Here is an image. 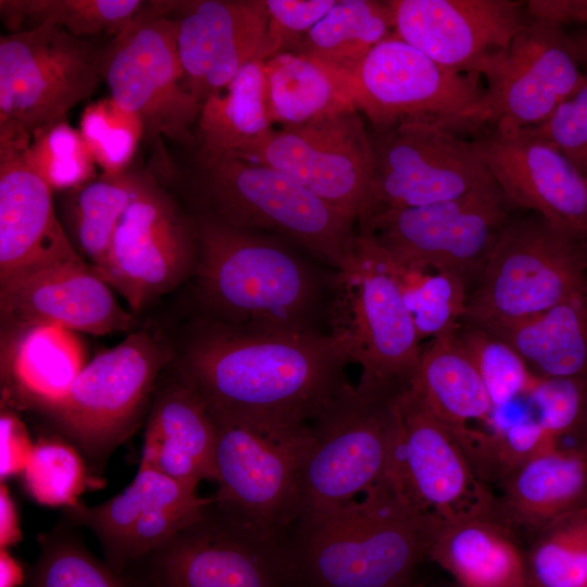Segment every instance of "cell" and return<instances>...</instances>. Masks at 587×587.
Wrapping results in <instances>:
<instances>
[{"label":"cell","mask_w":587,"mask_h":587,"mask_svg":"<svg viewBox=\"0 0 587 587\" xmlns=\"http://www.w3.org/2000/svg\"><path fill=\"white\" fill-rule=\"evenodd\" d=\"M523 130L549 142L587 178V82L546 121Z\"/></svg>","instance_id":"obj_46"},{"label":"cell","mask_w":587,"mask_h":587,"mask_svg":"<svg viewBox=\"0 0 587 587\" xmlns=\"http://www.w3.org/2000/svg\"><path fill=\"white\" fill-rule=\"evenodd\" d=\"M512 205L494 178L445 202L383 210L359 224L400 267L477 280Z\"/></svg>","instance_id":"obj_10"},{"label":"cell","mask_w":587,"mask_h":587,"mask_svg":"<svg viewBox=\"0 0 587 587\" xmlns=\"http://www.w3.org/2000/svg\"><path fill=\"white\" fill-rule=\"evenodd\" d=\"M439 523L388 475L362 499L292 525L282 542L284 587H405Z\"/></svg>","instance_id":"obj_2"},{"label":"cell","mask_w":587,"mask_h":587,"mask_svg":"<svg viewBox=\"0 0 587 587\" xmlns=\"http://www.w3.org/2000/svg\"><path fill=\"white\" fill-rule=\"evenodd\" d=\"M370 137L374 174L364 220L377 211L453 200L492 179L473 141L438 123L404 121Z\"/></svg>","instance_id":"obj_16"},{"label":"cell","mask_w":587,"mask_h":587,"mask_svg":"<svg viewBox=\"0 0 587 587\" xmlns=\"http://www.w3.org/2000/svg\"><path fill=\"white\" fill-rule=\"evenodd\" d=\"M558 446L559 441L527 411L509 424L495 426L492 432L475 430L469 455L485 483L500 482L528 460Z\"/></svg>","instance_id":"obj_41"},{"label":"cell","mask_w":587,"mask_h":587,"mask_svg":"<svg viewBox=\"0 0 587 587\" xmlns=\"http://www.w3.org/2000/svg\"><path fill=\"white\" fill-rule=\"evenodd\" d=\"M511 528L498 512L440 521L428 557L462 587H529Z\"/></svg>","instance_id":"obj_29"},{"label":"cell","mask_w":587,"mask_h":587,"mask_svg":"<svg viewBox=\"0 0 587 587\" xmlns=\"http://www.w3.org/2000/svg\"><path fill=\"white\" fill-rule=\"evenodd\" d=\"M584 587H587V585H586V586H584Z\"/></svg>","instance_id":"obj_54"},{"label":"cell","mask_w":587,"mask_h":587,"mask_svg":"<svg viewBox=\"0 0 587 587\" xmlns=\"http://www.w3.org/2000/svg\"><path fill=\"white\" fill-rule=\"evenodd\" d=\"M263 66L273 124L299 126L351 102L347 79L313 59L287 51L263 61Z\"/></svg>","instance_id":"obj_34"},{"label":"cell","mask_w":587,"mask_h":587,"mask_svg":"<svg viewBox=\"0 0 587 587\" xmlns=\"http://www.w3.org/2000/svg\"><path fill=\"white\" fill-rule=\"evenodd\" d=\"M329 325L361 366L359 382L411 385L421 340L392 262L369 233L357 232L353 267L336 273Z\"/></svg>","instance_id":"obj_8"},{"label":"cell","mask_w":587,"mask_h":587,"mask_svg":"<svg viewBox=\"0 0 587 587\" xmlns=\"http://www.w3.org/2000/svg\"><path fill=\"white\" fill-rule=\"evenodd\" d=\"M457 326L433 338L422 350L411 387L469 453L474 432L470 423L488 422L494 416V405Z\"/></svg>","instance_id":"obj_30"},{"label":"cell","mask_w":587,"mask_h":587,"mask_svg":"<svg viewBox=\"0 0 587 587\" xmlns=\"http://www.w3.org/2000/svg\"><path fill=\"white\" fill-rule=\"evenodd\" d=\"M290 176L355 223L369 214L374 174L370 130L353 103L273 129L232 154Z\"/></svg>","instance_id":"obj_14"},{"label":"cell","mask_w":587,"mask_h":587,"mask_svg":"<svg viewBox=\"0 0 587 587\" xmlns=\"http://www.w3.org/2000/svg\"><path fill=\"white\" fill-rule=\"evenodd\" d=\"M216 436L207 404L176 375L154 389L139 464L197 489L215 480Z\"/></svg>","instance_id":"obj_26"},{"label":"cell","mask_w":587,"mask_h":587,"mask_svg":"<svg viewBox=\"0 0 587 587\" xmlns=\"http://www.w3.org/2000/svg\"><path fill=\"white\" fill-rule=\"evenodd\" d=\"M529 18L544 21L559 27L587 23V0H529L525 1Z\"/></svg>","instance_id":"obj_49"},{"label":"cell","mask_w":587,"mask_h":587,"mask_svg":"<svg viewBox=\"0 0 587 587\" xmlns=\"http://www.w3.org/2000/svg\"><path fill=\"white\" fill-rule=\"evenodd\" d=\"M110 97L142 123L145 138L195 142L201 103L188 91L177 50V24L150 2L110 42L102 57Z\"/></svg>","instance_id":"obj_12"},{"label":"cell","mask_w":587,"mask_h":587,"mask_svg":"<svg viewBox=\"0 0 587 587\" xmlns=\"http://www.w3.org/2000/svg\"><path fill=\"white\" fill-rule=\"evenodd\" d=\"M0 310L4 326L50 324L96 336L127 330L134 322L85 260L1 286Z\"/></svg>","instance_id":"obj_25"},{"label":"cell","mask_w":587,"mask_h":587,"mask_svg":"<svg viewBox=\"0 0 587 587\" xmlns=\"http://www.w3.org/2000/svg\"><path fill=\"white\" fill-rule=\"evenodd\" d=\"M408 387L359 382L310 424L298 520L350 502L390 474Z\"/></svg>","instance_id":"obj_4"},{"label":"cell","mask_w":587,"mask_h":587,"mask_svg":"<svg viewBox=\"0 0 587 587\" xmlns=\"http://www.w3.org/2000/svg\"><path fill=\"white\" fill-rule=\"evenodd\" d=\"M583 449L587 455V426H586V429H585V444L583 446Z\"/></svg>","instance_id":"obj_53"},{"label":"cell","mask_w":587,"mask_h":587,"mask_svg":"<svg viewBox=\"0 0 587 587\" xmlns=\"http://www.w3.org/2000/svg\"><path fill=\"white\" fill-rule=\"evenodd\" d=\"M102 57L90 40L51 24L1 35L0 125L32 140L65 121L103 79Z\"/></svg>","instance_id":"obj_13"},{"label":"cell","mask_w":587,"mask_h":587,"mask_svg":"<svg viewBox=\"0 0 587 587\" xmlns=\"http://www.w3.org/2000/svg\"><path fill=\"white\" fill-rule=\"evenodd\" d=\"M457 334L487 387L494 413L516 398L526 397L538 377L508 344L463 321L458 324Z\"/></svg>","instance_id":"obj_43"},{"label":"cell","mask_w":587,"mask_h":587,"mask_svg":"<svg viewBox=\"0 0 587 587\" xmlns=\"http://www.w3.org/2000/svg\"><path fill=\"white\" fill-rule=\"evenodd\" d=\"M25 133L0 128V287L84 260L57 216L52 190L27 165Z\"/></svg>","instance_id":"obj_23"},{"label":"cell","mask_w":587,"mask_h":587,"mask_svg":"<svg viewBox=\"0 0 587 587\" xmlns=\"http://www.w3.org/2000/svg\"><path fill=\"white\" fill-rule=\"evenodd\" d=\"M196 327L177 375L215 419L301 429L351 386V359L336 334L263 330L210 317Z\"/></svg>","instance_id":"obj_1"},{"label":"cell","mask_w":587,"mask_h":587,"mask_svg":"<svg viewBox=\"0 0 587 587\" xmlns=\"http://www.w3.org/2000/svg\"><path fill=\"white\" fill-rule=\"evenodd\" d=\"M487 333L508 344L538 378H587V292Z\"/></svg>","instance_id":"obj_32"},{"label":"cell","mask_w":587,"mask_h":587,"mask_svg":"<svg viewBox=\"0 0 587 587\" xmlns=\"http://www.w3.org/2000/svg\"><path fill=\"white\" fill-rule=\"evenodd\" d=\"M267 30L257 60L291 51L337 0H265Z\"/></svg>","instance_id":"obj_47"},{"label":"cell","mask_w":587,"mask_h":587,"mask_svg":"<svg viewBox=\"0 0 587 587\" xmlns=\"http://www.w3.org/2000/svg\"><path fill=\"white\" fill-rule=\"evenodd\" d=\"M34 445L21 419L12 409L2 408L0 417L1 480L21 474Z\"/></svg>","instance_id":"obj_48"},{"label":"cell","mask_w":587,"mask_h":587,"mask_svg":"<svg viewBox=\"0 0 587 587\" xmlns=\"http://www.w3.org/2000/svg\"><path fill=\"white\" fill-rule=\"evenodd\" d=\"M394 36L439 65L486 78L528 18L525 1L389 0Z\"/></svg>","instance_id":"obj_19"},{"label":"cell","mask_w":587,"mask_h":587,"mask_svg":"<svg viewBox=\"0 0 587 587\" xmlns=\"http://www.w3.org/2000/svg\"><path fill=\"white\" fill-rule=\"evenodd\" d=\"M200 192L208 213L248 232L274 233L336 270L355 260V222L290 176L225 155L202 168Z\"/></svg>","instance_id":"obj_6"},{"label":"cell","mask_w":587,"mask_h":587,"mask_svg":"<svg viewBox=\"0 0 587 587\" xmlns=\"http://www.w3.org/2000/svg\"><path fill=\"white\" fill-rule=\"evenodd\" d=\"M500 515L536 535L587 511V455L559 446L520 465L500 480Z\"/></svg>","instance_id":"obj_28"},{"label":"cell","mask_w":587,"mask_h":587,"mask_svg":"<svg viewBox=\"0 0 587 587\" xmlns=\"http://www.w3.org/2000/svg\"><path fill=\"white\" fill-rule=\"evenodd\" d=\"M21 477L29 497L48 507H72L87 487L99 485L76 449L59 437L34 445Z\"/></svg>","instance_id":"obj_38"},{"label":"cell","mask_w":587,"mask_h":587,"mask_svg":"<svg viewBox=\"0 0 587 587\" xmlns=\"http://www.w3.org/2000/svg\"><path fill=\"white\" fill-rule=\"evenodd\" d=\"M79 133L103 174L127 171L137 146L145 137L139 117L111 97L89 103L83 111Z\"/></svg>","instance_id":"obj_44"},{"label":"cell","mask_w":587,"mask_h":587,"mask_svg":"<svg viewBox=\"0 0 587 587\" xmlns=\"http://www.w3.org/2000/svg\"><path fill=\"white\" fill-rule=\"evenodd\" d=\"M3 329L2 404L41 412L62 400L87 364L79 334L50 324Z\"/></svg>","instance_id":"obj_27"},{"label":"cell","mask_w":587,"mask_h":587,"mask_svg":"<svg viewBox=\"0 0 587 587\" xmlns=\"http://www.w3.org/2000/svg\"><path fill=\"white\" fill-rule=\"evenodd\" d=\"M0 587H16L23 580V570L20 563L10 555L7 549L0 550Z\"/></svg>","instance_id":"obj_51"},{"label":"cell","mask_w":587,"mask_h":587,"mask_svg":"<svg viewBox=\"0 0 587 587\" xmlns=\"http://www.w3.org/2000/svg\"><path fill=\"white\" fill-rule=\"evenodd\" d=\"M213 420L217 434L214 503L257 534L282 544L299 516V482L310 426L276 430Z\"/></svg>","instance_id":"obj_11"},{"label":"cell","mask_w":587,"mask_h":587,"mask_svg":"<svg viewBox=\"0 0 587 587\" xmlns=\"http://www.w3.org/2000/svg\"><path fill=\"white\" fill-rule=\"evenodd\" d=\"M192 222L151 177L140 176L104 265L96 273L140 311L171 292L195 271Z\"/></svg>","instance_id":"obj_17"},{"label":"cell","mask_w":587,"mask_h":587,"mask_svg":"<svg viewBox=\"0 0 587 587\" xmlns=\"http://www.w3.org/2000/svg\"><path fill=\"white\" fill-rule=\"evenodd\" d=\"M347 87L372 130L412 120L455 133L488 124L478 76L448 70L394 35L369 52L348 76Z\"/></svg>","instance_id":"obj_9"},{"label":"cell","mask_w":587,"mask_h":587,"mask_svg":"<svg viewBox=\"0 0 587 587\" xmlns=\"http://www.w3.org/2000/svg\"><path fill=\"white\" fill-rule=\"evenodd\" d=\"M27 165L54 191H68L97 177L96 161L79 130L58 122L23 149Z\"/></svg>","instance_id":"obj_42"},{"label":"cell","mask_w":587,"mask_h":587,"mask_svg":"<svg viewBox=\"0 0 587 587\" xmlns=\"http://www.w3.org/2000/svg\"><path fill=\"white\" fill-rule=\"evenodd\" d=\"M473 143L512 207L587 239V178L553 146L523 129L494 127Z\"/></svg>","instance_id":"obj_22"},{"label":"cell","mask_w":587,"mask_h":587,"mask_svg":"<svg viewBox=\"0 0 587 587\" xmlns=\"http://www.w3.org/2000/svg\"><path fill=\"white\" fill-rule=\"evenodd\" d=\"M188 91L202 102L257 60L267 30L265 0L168 1ZM167 12V13H168Z\"/></svg>","instance_id":"obj_24"},{"label":"cell","mask_w":587,"mask_h":587,"mask_svg":"<svg viewBox=\"0 0 587 587\" xmlns=\"http://www.w3.org/2000/svg\"><path fill=\"white\" fill-rule=\"evenodd\" d=\"M140 176L129 171L116 175L101 173L67 191L66 234L95 272L107 261L116 227L138 189Z\"/></svg>","instance_id":"obj_35"},{"label":"cell","mask_w":587,"mask_h":587,"mask_svg":"<svg viewBox=\"0 0 587 587\" xmlns=\"http://www.w3.org/2000/svg\"><path fill=\"white\" fill-rule=\"evenodd\" d=\"M197 292L210 319L263 330L323 332L327 284L296 251L204 212L192 221Z\"/></svg>","instance_id":"obj_3"},{"label":"cell","mask_w":587,"mask_h":587,"mask_svg":"<svg viewBox=\"0 0 587 587\" xmlns=\"http://www.w3.org/2000/svg\"><path fill=\"white\" fill-rule=\"evenodd\" d=\"M198 163L205 168L227 154L263 139L273 130L263 61L243 66L227 86L210 95L198 118Z\"/></svg>","instance_id":"obj_31"},{"label":"cell","mask_w":587,"mask_h":587,"mask_svg":"<svg viewBox=\"0 0 587 587\" xmlns=\"http://www.w3.org/2000/svg\"><path fill=\"white\" fill-rule=\"evenodd\" d=\"M75 529L62 520L39 537L28 587H134L123 574L99 561Z\"/></svg>","instance_id":"obj_37"},{"label":"cell","mask_w":587,"mask_h":587,"mask_svg":"<svg viewBox=\"0 0 587 587\" xmlns=\"http://www.w3.org/2000/svg\"><path fill=\"white\" fill-rule=\"evenodd\" d=\"M580 51V60L584 65V74L587 77V37L583 40H577Z\"/></svg>","instance_id":"obj_52"},{"label":"cell","mask_w":587,"mask_h":587,"mask_svg":"<svg viewBox=\"0 0 587 587\" xmlns=\"http://www.w3.org/2000/svg\"><path fill=\"white\" fill-rule=\"evenodd\" d=\"M486 79L488 124L500 130L542 123L587 82L577 40L562 27L529 17Z\"/></svg>","instance_id":"obj_20"},{"label":"cell","mask_w":587,"mask_h":587,"mask_svg":"<svg viewBox=\"0 0 587 587\" xmlns=\"http://www.w3.org/2000/svg\"><path fill=\"white\" fill-rule=\"evenodd\" d=\"M172 357L149 328H141L87 362L64 398L38 412L76 449L99 485L113 452L148 415Z\"/></svg>","instance_id":"obj_5"},{"label":"cell","mask_w":587,"mask_h":587,"mask_svg":"<svg viewBox=\"0 0 587 587\" xmlns=\"http://www.w3.org/2000/svg\"><path fill=\"white\" fill-rule=\"evenodd\" d=\"M389 476L419 508L440 521L499 512L454 433L411 385L399 400V435Z\"/></svg>","instance_id":"obj_18"},{"label":"cell","mask_w":587,"mask_h":587,"mask_svg":"<svg viewBox=\"0 0 587 587\" xmlns=\"http://www.w3.org/2000/svg\"><path fill=\"white\" fill-rule=\"evenodd\" d=\"M139 0H1L0 13L9 33L25 22L51 24L78 38L116 36L143 9Z\"/></svg>","instance_id":"obj_36"},{"label":"cell","mask_w":587,"mask_h":587,"mask_svg":"<svg viewBox=\"0 0 587 587\" xmlns=\"http://www.w3.org/2000/svg\"><path fill=\"white\" fill-rule=\"evenodd\" d=\"M211 500L139 464L122 492L92 507L77 502L63 508V520L89 529L101 545L105 563L123 574L195 520Z\"/></svg>","instance_id":"obj_21"},{"label":"cell","mask_w":587,"mask_h":587,"mask_svg":"<svg viewBox=\"0 0 587 587\" xmlns=\"http://www.w3.org/2000/svg\"><path fill=\"white\" fill-rule=\"evenodd\" d=\"M392 266L420 340L433 339L460 323L469 296L461 278L442 272L403 268L394 261Z\"/></svg>","instance_id":"obj_39"},{"label":"cell","mask_w":587,"mask_h":587,"mask_svg":"<svg viewBox=\"0 0 587 587\" xmlns=\"http://www.w3.org/2000/svg\"><path fill=\"white\" fill-rule=\"evenodd\" d=\"M392 35L387 1L337 0L290 52L321 62L347 79L375 46Z\"/></svg>","instance_id":"obj_33"},{"label":"cell","mask_w":587,"mask_h":587,"mask_svg":"<svg viewBox=\"0 0 587 587\" xmlns=\"http://www.w3.org/2000/svg\"><path fill=\"white\" fill-rule=\"evenodd\" d=\"M526 399L527 411L558 441L586 429L587 378H537Z\"/></svg>","instance_id":"obj_45"},{"label":"cell","mask_w":587,"mask_h":587,"mask_svg":"<svg viewBox=\"0 0 587 587\" xmlns=\"http://www.w3.org/2000/svg\"><path fill=\"white\" fill-rule=\"evenodd\" d=\"M134 587H284L282 544L211 502L164 544L128 566Z\"/></svg>","instance_id":"obj_15"},{"label":"cell","mask_w":587,"mask_h":587,"mask_svg":"<svg viewBox=\"0 0 587 587\" xmlns=\"http://www.w3.org/2000/svg\"><path fill=\"white\" fill-rule=\"evenodd\" d=\"M22 537L15 504L7 487H0V546L7 549Z\"/></svg>","instance_id":"obj_50"},{"label":"cell","mask_w":587,"mask_h":587,"mask_svg":"<svg viewBox=\"0 0 587 587\" xmlns=\"http://www.w3.org/2000/svg\"><path fill=\"white\" fill-rule=\"evenodd\" d=\"M587 292V239L539 215L510 220L467 296L461 321L486 332L512 326Z\"/></svg>","instance_id":"obj_7"},{"label":"cell","mask_w":587,"mask_h":587,"mask_svg":"<svg viewBox=\"0 0 587 587\" xmlns=\"http://www.w3.org/2000/svg\"><path fill=\"white\" fill-rule=\"evenodd\" d=\"M537 587L587 585V511L572 515L537 535L527 558Z\"/></svg>","instance_id":"obj_40"}]
</instances>
